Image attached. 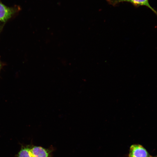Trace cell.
Returning <instances> with one entry per match:
<instances>
[{"label": "cell", "mask_w": 157, "mask_h": 157, "mask_svg": "<svg viewBox=\"0 0 157 157\" xmlns=\"http://www.w3.org/2000/svg\"><path fill=\"white\" fill-rule=\"evenodd\" d=\"M20 10L19 6L8 7L0 0V22H5Z\"/></svg>", "instance_id": "1"}, {"label": "cell", "mask_w": 157, "mask_h": 157, "mask_svg": "<svg viewBox=\"0 0 157 157\" xmlns=\"http://www.w3.org/2000/svg\"><path fill=\"white\" fill-rule=\"evenodd\" d=\"M109 4L115 6L120 3L128 2L136 7L140 6H145L149 9L157 16V11L150 4L149 0H107Z\"/></svg>", "instance_id": "2"}, {"label": "cell", "mask_w": 157, "mask_h": 157, "mask_svg": "<svg viewBox=\"0 0 157 157\" xmlns=\"http://www.w3.org/2000/svg\"><path fill=\"white\" fill-rule=\"evenodd\" d=\"M129 157H149V156L146 149L140 144H134L130 148Z\"/></svg>", "instance_id": "3"}, {"label": "cell", "mask_w": 157, "mask_h": 157, "mask_svg": "<svg viewBox=\"0 0 157 157\" xmlns=\"http://www.w3.org/2000/svg\"><path fill=\"white\" fill-rule=\"evenodd\" d=\"M31 151L33 157H50L49 150L40 146H33L31 147Z\"/></svg>", "instance_id": "4"}, {"label": "cell", "mask_w": 157, "mask_h": 157, "mask_svg": "<svg viewBox=\"0 0 157 157\" xmlns=\"http://www.w3.org/2000/svg\"><path fill=\"white\" fill-rule=\"evenodd\" d=\"M17 157H33L31 147H26L22 148L19 152Z\"/></svg>", "instance_id": "5"}, {"label": "cell", "mask_w": 157, "mask_h": 157, "mask_svg": "<svg viewBox=\"0 0 157 157\" xmlns=\"http://www.w3.org/2000/svg\"><path fill=\"white\" fill-rule=\"evenodd\" d=\"M1 65L0 63V71L1 68Z\"/></svg>", "instance_id": "6"}, {"label": "cell", "mask_w": 157, "mask_h": 157, "mask_svg": "<svg viewBox=\"0 0 157 157\" xmlns=\"http://www.w3.org/2000/svg\"><path fill=\"white\" fill-rule=\"evenodd\" d=\"M149 157H151L150 156H149Z\"/></svg>", "instance_id": "7"}]
</instances>
